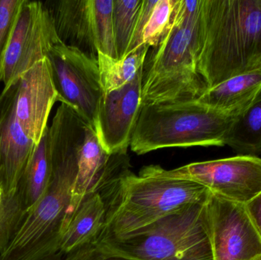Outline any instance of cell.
Wrapping results in <instances>:
<instances>
[{"label": "cell", "instance_id": "4316f807", "mask_svg": "<svg viewBox=\"0 0 261 260\" xmlns=\"http://www.w3.org/2000/svg\"><path fill=\"white\" fill-rule=\"evenodd\" d=\"M41 260H66L65 256L62 253L58 252V253H54V254L50 255L47 257L44 258Z\"/></svg>", "mask_w": 261, "mask_h": 260}, {"label": "cell", "instance_id": "7c38bea8", "mask_svg": "<svg viewBox=\"0 0 261 260\" xmlns=\"http://www.w3.org/2000/svg\"><path fill=\"white\" fill-rule=\"evenodd\" d=\"M10 88L17 120L37 145L48 128L50 111L58 101L48 59L35 64Z\"/></svg>", "mask_w": 261, "mask_h": 260}, {"label": "cell", "instance_id": "484cf974", "mask_svg": "<svg viewBox=\"0 0 261 260\" xmlns=\"http://www.w3.org/2000/svg\"><path fill=\"white\" fill-rule=\"evenodd\" d=\"M245 206L247 212L261 238V192Z\"/></svg>", "mask_w": 261, "mask_h": 260}, {"label": "cell", "instance_id": "5bb4252c", "mask_svg": "<svg viewBox=\"0 0 261 260\" xmlns=\"http://www.w3.org/2000/svg\"><path fill=\"white\" fill-rule=\"evenodd\" d=\"M44 3L51 15L61 42L97 59L91 0H59Z\"/></svg>", "mask_w": 261, "mask_h": 260}, {"label": "cell", "instance_id": "d6986e66", "mask_svg": "<svg viewBox=\"0 0 261 260\" xmlns=\"http://www.w3.org/2000/svg\"><path fill=\"white\" fill-rule=\"evenodd\" d=\"M226 145L241 155H260L261 96L234 122L228 133Z\"/></svg>", "mask_w": 261, "mask_h": 260}, {"label": "cell", "instance_id": "44dd1931", "mask_svg": "<svg viewBox=\"0 0 261 260\" xmlns=\"http://www.w3.org/2000/svg\"><path fill=\"white\" fill-rule=\"evenodd\" d=\"M113 0H91L92 21L97 51L118 59L113 20Z\"/></svg>", "mask_w": 261, "mask_h": 260}, {"label": "cell", "instance_id": "8fae6325", "mask_svg": "<svg viewBox=\"0 0 261 260\" xmlns=\"http://www.w3.org/2000/svg\"><path fill=\"white\" fill-rule=\"evenodd\" d=\"M142 69L123 86L104 93L96 131L109 154L127 151L142 106Z\"/></svg>", "mask_w": 261, "mask_h": 260}, {"label": "cell", "instance_id": "ac0fdd59", "mask_svg": "<svg viewBox=\"0 0 261 260\" xmlns=\"http://www.w3.org/2000/svg\"><path fill=\"white\" fill-rule=\"evenodd\" d=\"M150 47L141 45L122 59H115L98 52L99 74L104 93L132 82L142 69Z\"/></svg>", "mask_w": 261, "mask_h": 260}, {"label": "cell", "instance_id": "4fadbf2b", "mask_svg": "<svg viewBox=\"0 0 261 260\" xmlns=\"http://www.w3.org/2000/svg\"><path fill=\"white\" fill-rule=\"evenodd\" d=\"M36 143L23 131L14 109L12 89L0 94V186L15 195Z\"/></svg>", "mask_w": 261, "mask_h": 260}, {"label": "cell", "instance_id": "52a82bcc", "mask_svg": "<svg viewBox=\"0 0 261 260\" xmlns=\"http://www.w3.org/2000/svg\"><path fill=\"white\" fill-rule=\"evenodd\" d=\"M139 174L190 180L224 199L243 205L261 192V158L252 156L198 162L170 170L152 165Z\"/></svg>", "mask_w": 261, "mask_h": 260}, {"label": "cell", "instance_id": "3957f363", "mask_svg": "<svg viewBox=\"0 0 261 260\" xmlns=\"http://www.w3.org/2000/svg\"><path fill=\"white\" fill-rule=\"evenodd\" d=\"M202 0H179L167 33L142 67V105L188 102L207 90L197 70Z\"/></svg>", "mask_w": 261, "mask_h": 260}, {"label": "cell", "instance_id": "7a4b0ae2", "mask_svg": "<svg viewBox=\"0 0 261 260\" xmlns=\"http://www.w3.org/2000/svg\"><path fill=\"white\" fill-rule=\"evenodd\" d=\"M261 68V0H202L197 70L212 88Z\"/></svg>", "mask_w": 261, "mask_h": 260}, {"label": "cell", "instance_id": "8992f818", "mask_svg": "<svg viewBox=\"0 0 261 260\" xmlns=\"http://www.w3.org/2000/svg\"><path fill=\"white\" fill-rule=\"evenodd\" d=\"M206 203L189 206L123 238H102L94 245L103 253L135 260H214Z\"/></svg>", "mask_w": 261, "mask_h": 260}, {"label": "cell", "instance_id": "5b68a950", "mask_svg": "<svg viewBox=\"0 0 261 260\" xmlns=\"http://www.w3.org/2000/svg\"><path fill=\"white\" fill-rule=\"evenodd\" d=\"M251 105L231 110L196 100L142 105L130 149L142 155L164 148L225 146L231 127Z\"/></svg>", "mask_w": 261, "mask_h": 260}, {"label": "cell", "instance_id": "e0dca14e", "mask_svg": "<svg viewBox=\"0 0 261 260\" xmlns=\"http://www.w3.org/2000/svg\"><path fill=\"white\" fill-rule=\"evenodd\" d=\"M51 177L49 127L28 160L18 189L21 192L27 213L45 192ZM28 215V214H27Z\"/></svg>", "mask_w": 261, "mask_h": 260}, {"label": "cell", "instance_id": "30bf717a", "mask_svg": "<svg viewBox=\"0 0 261 260\" xmlns=\"http://www.w3.org/2000/svg\"><path fill=\"white\" fill-rule=\"evenodd\" d=\"M206 211L214 260H252L261 255V238L245 205L212 193Z\"/></svg>", "mask_w": 261, "mask_h": 260}, {"label": "cell", "instance_id": "9a60e30c", "mask_svg": "<svg viewBox=\"0 0 261 260\" xmlns=\"http://www.w3.org/2000/svg\"><path fill=\"white\" fill-rule=\"evenodd\" d=\"M107 220V206L99 192L84 198L69 218L60 241L59 252L64 256L94 244Z\"/></svg>", "mask_w": 261, "mask_h": 260}, {"label": "cell", "instance_id": "603a6c76", "mask_svg": "<svg viewBox=\"0 0 261 260\" xmlns=\"http://www.w3.org/2000/svg\"><path fill=\"white\" fill-rule=\"evenodd\" d=\"M179 0H156L144 26L141 45L155 47L167 33L176 13Z\"/></svg>", "mask_w": 261, "mask_h": 260}, {"label": "cell", "instance_id": "ba28073f", "mask_svg": "<svg viewBox=\"0 0 261 260\" xmlns=\"http://www.w3.org/2000/svg\"><path fill=\"white\" fill-rule=\"evenodd\" d=\"M60 43L44 3L24 0L0 64L3 91H7L23 73L47 57L51 47Z\"/></svg>", "mask_w": 261, "mask_h": 260}, {"label": "cell", "instance_id": "ffe728a7", "mask_svg": "<svg viewBox=\"0 0 261 260\" xmlns=\"http://www.w3.org/2000/svg\"><path fill=\"white\" fill-rule=\"evenodd\" d=\"M143 0H113V20L118 59L125 57Z\"/></svg>", "mask_w": 261, "mask_h": 260}, {"label": "cell", "instance_id": "277c9868", "mask_svg": "<svg viewBox=\"0 0 261 260\" xmlns=\"http://www.w3.org/2000/svg\"><path fill=\"white\" fill-rule=\"evenodd\" d=\"M81 154L76 140L61 139L50 143L48 186L0 253V260H41L59 252Z\"/></svg>", "mask_w": 261, "mask_h": 260}, {"label": "cell", "instance_id": "6da1fadb", "mask_svg": "<svg viewBox=\"0 0 261 260\" xmlns=\"http://www.w3.org/2000/svg\"><path fill=\"white\" fill-rule=\"evenodd\" d=\"M130 168L127 151L112 155L110 170L98 192L107 206V220L97 241L123 238L189 206L206 203L212 194L195 182L137 176Z\"/></svg>", "mask_w": 261, "mask_h": 260}, {"label": "cell", "instance_id": "83f0119b", "mask_svg": "<svg viewBox=\"0 0 261 260\" xmlns=\"http://www.w3.org/2000/svg\"><path fill=\"white\" fill-rule=\"evenodd\" d=\"M252 260H261V255H260V256H257V257L254 258V259Z\"/></svg>", "mask_w": 261, "mask_h": 260}, {"label": "cell", "instance_id": "9c48e42d", "mask_svg": "<svg viewBox=\"0 0 261 260\" xmlns=\"http://www.w3.org/2000/svg\"><path fill=\"white\" fill-rule=\"evenodd\" d=\"M47 58L58 101L73 108L96 130L104 94L97 59L63 43L52 47Z\"/></svg>", "mask_w": 261, "mask_h": 260}, {"label": "cell", "instance_id": "cb8c5ba5", "mask_svg": "<svg viewBox=\"0 0 261 260\" xmlns=\"http://www.w3.org/2000/svg\"><path fill=\"white\" fill-rule=\"evenodd\" d=\"M24 0H0V64Z\"/></svg>", "mask_w": 261, "mask_h": 260}, {"label": "cell", "instance_id": "2e32d148", "mask_svg": "<svg viewBox=\"0 0 261 260\" xmlns=\"http://www.w3.org/2000/svg\"><path fill=\"white\" fill-rule=\"evenodd\" d=\"M261 96V68L233 76L212 88L196 99L205 106L231 110L251 105Z\"/></svg>", "mask_w": 261, "mask_h": 260}, {"label": "cell", "instance_id": "d4e9b609", "mask_svg": "<svg viewBox=\"0 0 261 260\" xmlns=\"http://www.w3.org/2000/svg\"><path fill=\"white\" fill-rule=\"evenodd\" d=\"M66 260H135L100 251L94 244L65 256Z\"/></svg>", "mask_w": 261, "mask_h": 260}, {"label": "cell", "instance_id": "7402d4cb", "mask_svg": "<svg viewBox=\"0 0 261 260\" xmlns=\"http://www.w3.org/2000/svg\"><path fill=\"white\" fill-rule=\"evenodd\" d=\"M27 214L19 189L15 195H8L0 186V253L6 250Z\"/></svg>", "mask_w": 261, "mask_h": 260}]
</instances>
